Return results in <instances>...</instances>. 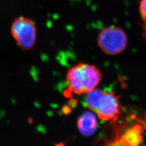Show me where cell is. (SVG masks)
<instances>
[{"label": "cell", "mask_w": 146, "mask_h": 146, "mask_svg": "<svg viewBox=\"0 0 146 146\" xmlns=\"http://www.w3.org/2000/svg\"><path fill=\"white\" fill-rule=\"evenodd\" d=\"M128 39L125 32L117 27H108L100 33L98 43L104 52L115 55L123 52L127 45Z\"/></svg>", "instance_id": "obj_3"}, {"label": "cell", "mask_w": 146, "mask_h": 146, "mask_svg": "<svg viewBox=\"0 0 146 146\" xmlns=\"http://www.w3.org/2000/svg\"><path fill=\"white\" fill-rule=\"evenodd\" d=\"M102 78L99 69L95 66L80 63L68 71L66 81L71 93L87 94L96 88Z\"/></svg>", "instance_id": "obj_1"}, {"label": "cell", "mask_w": 146, "mask_h": 146, "mask_svg": "<svg viewBox=\"0 0 146 146\" xmlns=\"http://www.w3.org/2000/svg\"><path fill=\"white\" fill-rule=\"evenodd\" d=\"M86 104L89 110L103 121H114L120 114L119 96L114 93L95 88L87 94Z\"/></svg>", "instance_id": "obj_2"}, {"label": "cell", "mask_w": 146, "mask_h": 146, "mask_svg": "<svg viewBox=\"0 0 146 146\" xmlns=\"http://www.w3.org/2000/svg\"><path fill=\"white\" fill-rule=\"evenodd\" d=\"M106 146H125L121 139L115 140V141H110L106 143Z\"/></svg>", "instance_id": "obj_8"}, {"label": "cell", "mask_w": 146, "mask_h": 146, "mask_svg": "<svg viewBox=\"0 0 146 146\" xmlns=\"http://www.w3.org/2000/svg\"><path fill=\"white\" fill-rule=\"evenodd\" d=\"M141 125H136L128 129L120 139L125 146H140L142 140Z\"/></svg>", "instance_id": "obj_6"}, {"label": "cell", "mask_w": 146, "mask_h": 146, "mask_svg": "<svg viewBox=\"0 0 146 146\" xmlns=\"http://www.w3.org/2000/svg\"><path fill=\"white\" fill-rule=\"evenodd\" d=\"M139 9L141 17L146 24V0H141Z\"/></svg>", "instance_id": "obj_7"}, {"label": "cell", "mask_w": 146, "mask_h": 146, "mask_svg": "<svg viewBox=\"0 0 146 146\" xmlns=\"http://www.w3.org/2000/svg\"><path fill=\"white\" fill-rule=\"evenodd\" d=\"M64 146V144L62 143H60L57 144L56 146Z\"/></svg>", "instance_id": "obj_9"}, {"label": "cell", "mask_w": 146, "mask_h": 146, "mask_svg": "<svg viewBox=\"0 0 146 146\" xmlns=\"http://www.w3.org/2000/svg\"><path fill=\"white\" fill-rule=\"evenodd\" d=\"M77 125L82 135L85 136L93 135L98 127L96 116L93 113L86 111L79 117Z\"/></svg>", "instance_id": "obj_5"}, {"label": "cell", "mask_w": 146, "mask_h": 146, "mask_svg": "<svg viewBox=\"0 0 146 146\" xmlns=\"http://www.w3.org/2000/svg\"><path fill=\"white\" fill-rule=\"evenodd\" d=\"M11 34L17 46L23 50L33 48L36 40V28L29 18L20 16L15 18L11 26Z\"/></svg>", "instance_id": "obj_4"}, {"label": "cell", "mask_w": 146, "mask_h": 146, "mask_svg": "<svg viewBox=\"0 0 146 146\" xmlns=\"http://www.w3.org/2000/svg\"><path fill=\"white\" fill-rule=\"evenodd\" d=\"M145 36H146V24L145 27Z\"/></svg>", "instance_id": "obj_10"}]
</instances>
